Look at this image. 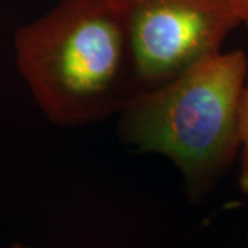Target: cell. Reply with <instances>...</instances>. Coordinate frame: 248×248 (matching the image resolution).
Returning <instances> with one entry per match:
<instances>
[{
    "instance_id": "obj_5",
    "label": "cell",
    "mask_w": 248,
    "mask_h": 248,
    "mask_svg": "<svg viewBox=\"0 0 248 248\" xmlns=\"http://www.w3.org/2000/svg\"><path fill=\"white\" fill-rule=\"evenodd\" d=\"M234 11L237 13L240 25L248 31V0H229Z\"/></svg>"
},
{
    "instance_id": "obj_2",
    "label": "cell",
    "mask_w": 248,
    "mask_h": 248,
    "mask_svg": "<svg viewBox=\"0 0 248 248\" xmlns=\"http://www.w3.org/2000/svg\"><path fill=\"white\" fill-rule=\"evenodd\" d=\"M248 75L243 50L210 55L119 113V134L141 152L169 159L192 203L202 202L240 151V104Z\"/></svg>"
},
{
    "instance_id": "obj_3",
    "label": "cell",
    "mask_w": 248,
    "mask_h": 248,
    "mask_svg": "<svg viewBox=\"0 0 248 248\" xmlns=\"http://www.w3.org/2000/svg\"><path fill=\"white\" fill-rule=\"evenodd\" d=\"M123 25L140 91L219 53L240 25L229 0H109Z\"/></svg>"
},
{
    "instance_id": "obj_4",
    "label": "cell",
    "mask_w": 248,
    "mask_h": 248,
    "mask_svg": "<svg viewBox=\"0 0 248 248\" xmlns=\"http://www.w3.org/2000/svg\"><path fill=\"white\" fill-rule=\"evenodd\" d=\"M240 172L239 186L248 197V75L240 104Z\"/></svg>"
},
{
    "instance_id": "obj_7",
    "label": "cell",
    "mask_w": 248,
    "mask_h": 248,
    "mask_svg": "<svg viewBox=\"0 0 248 248\" xmlns=\"http://www.w3.org/2000/svg\"><path fill=\"white\" fill-rule=\"evenodd\" d=\"M246 241H247V248H248V228H247V233H246Z\"/></svg>"
},
{
    "instance_id": "obj_1",
    "label": "cell",
    "mask_w": 248,
    "mask_h": 248,
    "mask_svg": "<svg viewBox=\"0 0 248 248\" xmlns=\"http://www.w3.org/2000/svg\"><path fill=\"white\" fill-rule=\"evenodd\" d=\"M14 53L37 107L61 127L119 115L140 93L127 36L109 0H60L18 28Z\"/></svg>"
},
{
    "instance_id": "obj_6",
    "label": "cell",
    "mask_w": 248,
    "mask_h": 248,
    "mask_svg": "<svg viewBox=\"0 0 248 248\" xmlns=\"http://www.w3.org/2000/svg\"><path fill=\"white\" fill-rule=\"evenodd\" d=\"M0 248H32L29 247V246H24V244H18V243H16V244H10V246H1Z\"/></svg>"
}]
</instances>
